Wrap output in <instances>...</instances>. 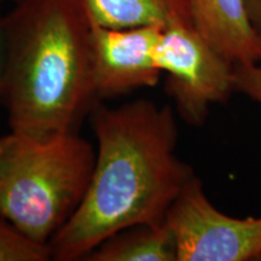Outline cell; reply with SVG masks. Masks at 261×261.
I'll use <instances>...</instances> for the list:
<instances>
[{"label": "cell", "instance_id": "4", "mask_svg": "<svg viewBox=\"0 0 261 261\" xmlns=\"http://www.w3.org/2000/svg\"><path fill=\"white\" fill-rule=\"evenodd\" d=\"M155 58L166 74V92L188 125H203L211 107L227 102L236 92L234 64L195 25L178 23L163 28Z\"/></svg>", "mask_w": 261, "mask_h": 261}, {"label": "cell", "instance_id": "7", "mask_svg": "<svg viewBox=\"0 0 261 261\" xmlns=\"http://www.w3.org/2000/svg\"><path fill=\"white\" fill-rule=\"evenodd\" d=\"M198 33L233 64L261 60V35L254 28L244 0H190Z\"/></svg>", "mask_w": 261, "mask_h": 261}, {"label": "cell", "instance_id": "12", "mask_svg": "<svg viewBox=\"0 0 261 261\" xmlns=\"http://www.w3.org/2000/svg\"><path fill=\"white\" fill-rule=\"evenodd\" d=\"M4 0H0V104L3 102L6 73V58H8V44H6V14L3 12L2 4Z\"/></svg>", "mask_w": 261, "mask_h": 261}, {"label": "cell", "instance_id": "14", "mask_svg": "<svg viewBox=\"0 0 261 261\" xmlns=\"http://www.w3.org/2000/svg\"><path fill=\"white\" fill-rule=\"evenodd\" d=\"M14 2H16V3H17V2H21V0H14Z\"/></svg>", "mask_w": 261, "mask_h": 261}, {"label": "cell", "instance_id": "6", "mask_svg": "<svg viewBox=\"0 0 261 261\" xmlns=\"http://www.w3.org/2000/svg\"><path fill=\"white\" fill-rule=\"evenodd\" d=\"M159 25L108 28L92 24L93 79L98 99L125 96L158 85L161 70L155 52Z\"/></svg>", "mask_w": 261, "mask_h": 261}, {"label": "cell", "instance_id": "5", "mask_svg": "<svg viewBox=\"0 0 261 261\" xmlns=\"http://www.w3.org/2000/svg\"><path fill=\"white\" fill-rule=\"evenodd\" d=\"M177 261H249L261 257V218H233L212 203L194 175L166 214Z\"/></svg>", "mask_w": 261, "mask_h": 261}, {"label": "cell", "instance_id": "9", "mask_svg": "<svg viewBox=\"0 0 261 261\" xmlns=\"http://www.w3.org/2000/svg\"><path fill=\"white\" fill-rule=\"evenodd\" d=\"M85 261H177L171 231L162 225L126 227L100 242Z\"/></svg>", "mask_w": 261, "mask_h": 261}, {"label": "cell", "instance_id": "10", "mask_svg": "<svg viewBox=\"0 0 261 261\" xmlns=\"http://www.w3.org/2000/svg\"><path fill=\"white\" fill-rule=\"evenodd\" d=\"M51 248L35 242L0 217V261H48Z\"/></svg>", "mask_w": 261, "mask_h": 261}, {"label": "cell", "instance_id": "13", "mask_svg": "<svg viewBox=\"0 0 261 261\" xmlns=\"http://www.w3.org/2000/svg\"><path fill=\"white\" fill-rule=\"evenodd\" d=\"M250 21L261 35V0H244Z\"/></svg>", "mask_w": 261, "mask_h": 261}, {"label": "cell", "instance_id": "2", "mask_svg": "<svg viewBox=\"0 0 261 261\" xmlns=\"http://www.w3.org/2000/svg\"><path fill=\"white\" fill-rule=\"evenodd\" d=\"M3 102L10 129L76 130L98 100L92 23L79 0H21L6 14Z\"/></svg>", "mask_w": 261, "mask_h": 261}, {"label": "cell", "instance_id": "3", "mask_svg": "<svg viewBox=\"0 0 261 261\" xmlns=\"http://www.w3.org/2000/svg\"><path fill=\"white\" fill-rule=\"evenodd\" d=\"M96 150L76 130L0 137V217L50 243L83 201Z\"/></svg>", "mask_w": 261, "mask_h": 261}, {"label": "cell", "instance_id": "8", "mask_svg": "<svg viewBox=\"0 0 261 261\" xmlns=\"http://www.w3.org/2000/svg\"><path fill=\"white\" fill-rule=\"evenodd\" d=\"M91 23L108 28L192 24L190 0H79Z\"/></svg>", "mask_w": 261, "mask_h": 261}, {"label": "cell", "instance_id": "11", "mask_svg": "<svg viewBox=\"0 0 261 261\" xmlns=\"http://www.w3.org/2000/svg\"><path fill=\"white\" fill-rule=\"evenodd\" d=\"M234 90L257 104L261 110V60L234 64Z\"/></svg>", "mask_w": 261, "mask_h": 261}, {"label": "cell", "instance_id": "1", "mask_svg": "<svg viewBox=\"0 0 261 261\" xmlns=\"http://www.w3.org/2000/svg\"><path fill=\"white\" fill-rule=\"evenodd\" d=\"M96 159L89 187L48 246L52 260L77 261L123 228L162 225L195 173L175 152L172 107L139 98L116 108L98 99L89 114Z\"/></svg>", "mask_w": 261, "mask_h": 261}]
</instances>
